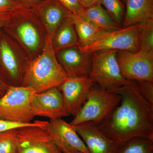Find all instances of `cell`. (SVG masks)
Masks as SVG:
<instances>
[{
	"label": "cell",
	"mask_w": 153,
	"mask_h": 153,
	"mask_svg": "<svg viewBox=\"0 0 153 153\" xmlns=\"http://www.w3.org/2000/svg\"><path fill=\"white\" fill-rule=\"evenodd\" d=\"M27 63H24L18 58L8 35L2 30L0 33V68L11 86L22 85Z\"/></svg>",
	"instance_id": "obj_12"
},
{
	"label": "cell",
	"mask_w": 153,
	"mask_h": 153,
	"mask_svg": "<svg viewBox=\"0 0 153 153\" xmlns=\"http://www.w3.org/2000/svg\"><path fill=\"white\" fill-rule=\"evenodd\" d=\"M116 153H153V140L135 137L119 145Z\"/></svg>",
	"instance_id": "obj_21"
},
{
	"label": "cell",
	"mask_w": 153,
	"mask_h": 153,
	"mask_svg": "<svg viewBox=\"0 0 153 153\" xmlns=\"http://www.w3.org/2000/svg\"><path fill=\"white\" fill-rule=\"evenodd\" d=\"M48 121L16 128V153H63L47 131Z\"/></svg>",
	"instance_id": "obj_7"
},
{
	"label": "cell",
	"mask_w": 153,
	"mask_h": 153,
	"mask_svg": "<svg viewBox=\"0 0 153 153\" xmlns=\"http://www.w3.org/2000/svg\"><path fill=\"white\" fill-rule=\"evenodd\" d=\"M94 84L88 76L68 77L58 87L69 115L74 117L78 114L87 100Z\"/></svg>",
	"instance_id": "obj_11"
},
{
	"label": "cell",
	"mask_w": 153,
	"mask_h": 153,
	"mask_svg": "<svg viewBox=\"0 0 153 153\" xmlns=\"http://www.w3.org/2000/svg\"><path fill=\"white\" fill-rule=\"evenodd\" d=\"M125 1V0H123V1Z\"/></svg>",
	"instance_id": "obj_33"
},
{
	"label": "cell",
	"mask_w": 153,
	"mask_h": 153,
	"mask_svg": "<svg viewBox=\"0 0 153 153\" xmlns=\"http://www.w3.org/2000/svg\"><path fill=\"white\" fill-rule=\"evenodd\" d=\"M141 95L153 105V82L147 80L135 81Z\"/></svg>",
	"instance_id": "obj_25"
},
{
	"label": "cell",
	"mask_w": 153,
	"mask_h": 153,
	"mask_svg": "<svg viewBox=\"0 0 153 153\" xmlns=\"http://www.w3.org/2000/svg\"><path fill=\"white\" fill-rule=\"evenodd\" d=\"M121 97L118 94L106 90L94 83L87 100L70 124L76 126L91 122L98 125L119 105Z\"/></svg>",
	"instance_id": "obj_3"
},
{
	"label": "cell",
	"mask_w": 153,
	"mask_h": 153,
	"mask_svg": "<svg viewBox=\"0 0 153 153\" xmlns=\"http://www.w3.org/2000/svg\"><path fill=\"white\" fill-rule=\"evenodd\" d=\"M78 1L84 9L88 8L98 4H101V0H78Z\"/></svg>",
	"instance_id": "obj_32"
},
{
	"label": "cell",
	"mask_w": 153,
	"mask_h": 153,
	"mask_svg": "<svg viewBox=\"0 0 153 153\" xmlns=\"http://www.w3.org/2000/svg\"><path fill=\"white\" fill-rule=\"evenodd\" d=\"M52 43L55 52L69 47H79V39L71 15L57 28L52 37Z\"/></svg>",
	"instance_id": "obj_18"
},
{
	"label": "cell",
	"mask_w": 153,
	"mask_h": 153,
	"mask_svg": "<svg viewBox=\"0 0 153 153\" xmlns=\"http://www.w3.org/2000/svg\"><path fill=\"white\" fill-rule=\"evenodd\" d=\"M126 9L122 28L153 19V0H125Z\"/></svg>",
	"instance_id": "obj_17"
},
{
	"label": "cell",
	"mask_w": 153,
	"mask_h": 153,
	"mask_svg": "<svg viewBox=\"0 0 153 153\" xmlns=\"http://www.w3.org/2000/svg\"><path fill=\"white\" fill-rule=\"evenodd\" d=\"M80 16L104 31H114L120 29L101 4L84 9Z\"/></svg>",
	"instance_id": "obj_20"
},
{
	"label": "cell",
	"mask_w": 153,
	"mask_h": 153,
	"mask_svg": "<svg viewBox=\"0 0 153 153\" xmlns=\"http://www.w3.org/2000/svg\"><path fill=\"white\" fill-rule=\"evenodd\" d=\"M57 60L68 77L88 76L91 66V54L81 52L78 46L55 52Z\"/></svg>",
	"instance_id": "obj_14"
},
{
	"label": "cell",
	"mask_w": 153,
	"mask_h": 153,
	"mask_svg": "<svg viewBox=\"0 0 153 153\" xmlns=\"http://www.w3.org/2000/svg\"><path fill=\"white\" fill-rule=\"evenodd\" d=\"M117 51L100 50L91 54V69L88 76L94 83L106 90H114L129 81L121 74L117 59Z\"/></svg>",
	"instance_id": "obj_4"
},
{
	"label": "cell",
	"mask_w": 153,
	"mask_h": 153,
	"mask_svg": "<svg viewBox=\"0 0 153 153\" xmlns=\"http://www.w3.org/2000/svg\"><path fill=\"white\" fill-rule=\"evenodd\" d=\"M32 9L42 23L46 35L52 38L61 23L71 15L56 0H44Z\"/></svg>",
	"instance_id": "obj_16"
},
{
	"label": "cell",
	"mask_w": 153,
	"mask_h": 153,
	"mask_svg": "<svg viewBox=\"0 0 153 153\" xmlns=\"http://www.w3.org/2000/svg\"><path fill=\"white\" fill-rule=\"evenodd\" d=\"M10 86L7 77L0 68V98L4 95Z\"/></svg>",
	"instance_id": "obj_29"
},
{
	"label": "cell",
	"mask_w": 153,
	"mask_h": 153,
	"mask_svg": "<svg viewBox=\"0 0 153 153\" xmlns=\"http://www.w3.org/2000/svg\"><path fill=\"white\" fill-rule=\"evenodd\" d=\"M52 38L46 35L41 54L28 61L25 70L22 86L36 93L58 88L68 77L57 60Z\"/></svg>",
	"instance_id": "obj_2"
},
{
	"label": "cell",
	"mask_w": 153,
	"mask_h": 153,
	"mask_svg": "<svg viewBox=\"0 0 153 153\" xmlns=\"http://www.w3.org/2000/svg\"><path fill=\"white\" fill-rule=\"evenodd\" d=\"M16 25H8L15 27L14 29L5 27L4 30H13L23 46L30 52H36L40 49L42 44L41 35L35 22L38 18L32 9L19 7L14 17Z\"/></svg>",
	"instance_id": "obj_9"
},
{
	"label": "cell",
	"mask_w": 153,
	"mask_h": 153,
	"mask_svg": "<svg viewBox=\"0 0 153 153\" xmlns=\"http://www.w3.org/2000/svg\"><path fill=\"white\" fill-rule=\"evenodd\" d=\"M36 93L25 86H11L0 98V120L27 123L34 117L31 111V103Z\"/></svg>",
	"instance_id": "obj_5"
},
{
	"label": "cell",
	"mask_w": 153,
	"mask_h": 153,
	"mask_svg": "<svg viewBox=\"0 0 153 153\" xmlns=\"http://www.w3.org/2000/svg\"><path fill=\"white\" fill-rule=\"evenodd\" d=\"M139 31V24L105 32L92 44L79 47L81 52L89 54L104 50L137 52L140 49Z\"/></svg>",
	"instance_id": "obj_6"
},
{
	"label": "cell",
	"mask_w": 153,
	"mask_h": 153,
	"mask_svg": "<svg viewBox=\"0 0 153 153\" xmlns=\"http://www.w3.org/2000/svg\"><path fill=\"white\" fill-rule=\"evenodd\" d=\"M31 111L34 117H41L50 120L68 116L61 91L58 88L36 93L31 103Z\"/></svg>",
	"instance_id": "obj_13"
},
{
	"label": "cell",
	"mask_w": 153,
	"mask_h": 153,
	"mask_svg": "<svg viewBox=\"0 0 153 153\" xmlns=\"http://www.w3.org/2000/svg\"><path fill=\"white\" fill-rule=\"evenodd\" d=\"M89 153H116L119 144L105 135L91 122L74 126Z\"/></svg>",
	"instance_id": "obj_15"
},
{
	"label": "cell",
	"mask_w": 153,
	"mask_h": 153,
	"mask_svg": "<svg viewBox=\"0 0 153 153\" xmlns=\"http://www.w3.org/2000/svg\"><path fill=\"white\" fill-rule=\"evenodd\" d=\"M79 39V47L90 45L97 40L104 31L79 15H71Z\"/></svg>",
	"instance_id": "obj_19"
},
{
	"label": "cell",
	"mask_w": 153,
	"mask_h": 153,
	"mask_svg": "<svg viewBox=\"0 0 153 153\" xmlns=\"http://www.w3.org/2000/svg\"><path fill=\"white\" fill-rule=\"evenodd\" d=\"M121 97L119 105L97 126L119 144L135 137L153 140V105L141 95L134 80L111 91Z\"/></svg>",
	"instance_id": "obj_1"
},
{
	"label": "cell",
	"mask_w": 153,
	"mask_h": 153,
	"mask_svg": "<svg viewBox=\"0 0 153 153\" xmlns=\"http://www.w3.org/2000/svg\"><path fill=\"white\" fill-rule=\"evenodd\" d=\"M117 59L124 79L153 82V54L141 50L118 51Z\"/></svg>",
	"instance_id": "obj_8"
},
{
	"label": "cell",
	"mask_w": 153,
	"mask_h": 153,
	"mask_svg": "<svg viewBox=\"0 0 153 153\" xmlns=\"http://www.w3.org/2000/svg\"><path fill=\"white\" fill-rule=\"evenodd\" d=\"M101 4L104 6L113 21L122 28L121 26L123 25L125 14L120 0H101Z\"/></svg>",
	"instance_id": "obj_23"
},
{
	"label": "cell",
	"mask_w": 153,
	"mask_h": 153,
	"mask_svg": "<svg viewBox=\"0 0 153 153\" xmlns=\"http://www.w3.org/2000/svg\"><path fill=\"white\" fill-rule=\"evenodd\" d=\"M139 50L153 54V19L139 24Z\"/></svg>",
	"instance_id": "obj_22"
},
{
	"label": "cell",
	"mask_w": 153,
	"mask_h": 153,
	"mask_svg": "<svg viewBox=\"0 0 153 153\" xmlns=\"http://www.w3.org/2000/svg\"><path fill=\"white\" fill-rule=\"evenodd\" d=\"M38 122V120H37L29 123H23L0 120V133L11 129L18 128L26 126L33 125L37 123Z\"/></svg>",
	"instance_id": "obj_28"
},
{
	"label": "cell",
	"mask_w": 153,
	"mask_h": 153,
	"mask_svg": "<svg viewBox=\"0 0 153 153\" xmlns=\"http://www.w3.org/2000/svg\"><path fill=\"white\" fill-rule=\"evenodd\" d=\"M19 6H22L15 0H0V10H12Z\"/></svg>",
	"instance_id": "obj_30"
},
{
	"label": "cell",
	"mask_w": 153,
	"mask_h": 153,
	"mask_svg": "<svg viewBox=\"0 0 153 153\" xmlns=\"http://www.w3.org/2000/svg\"><path fill=\"white\" fill-rule=\"evenodd\" d=\"M59 4L71 15L81 16L84 8L78 0H56Z\"/></svg>",
	"instance_id": "obj_26"
},
{
	"label": "cell",
	"mask_w": 153,
	"mask_h": 153,
	"mask_svg": "<svg viewBox=\"0 0 153 153\" xmlns=\"http://www.w3.org/2000/svg\"><path fill=\"white\" fill-rule=\"evenodd\" d=\"M19 7L12 10H0V33L8 25Z\"/></svg>",
	"instance_id": "obj_27"
},
{
	"label": "cell",
	"mask_w": 153,
	"mask_h": 153,
	"mask_svg": "<svg viewBox=\"0 0 153 153\" xmlns=\"http://www.w3.org/2000/svg\"><path fill=\"white\" fill-rule=\"evenodd\" d=\"M16 128L0 133V153H16Z\"/></svg>",
	"instance_id": "obj_24"
},
{
	"label": "cell",
	"mask_w": 153,
	"mask_h": 153,
	"mask_svg": "<svg viewBox=\"0 0 153 153\" xmlns=\"http://www.w3.org/2000/svg\"><path fill=\"white\" fill-rule=\"evenodd\" d=\"M21 6L27 8H33L34 7L37 5L44 0H15Z\"/></svg>",
	"instance_id": "obj_31"
},
{
	"label": "cell",
	"mask_w": 153,
	"mask_h": 153,
	"mask_svg": "<svg viewBox=\"0 0 153 153\" xmlns=\"http://www.w3.org/2000/svg\"><path fill=\"white\" fill-rule=\"evenodd\" d=\"M46 128L55 145L63 153H89L74 126L62 118L48 121Z\"/></svg>",
	"instance_id": "obj_10"
}]
</instances>
